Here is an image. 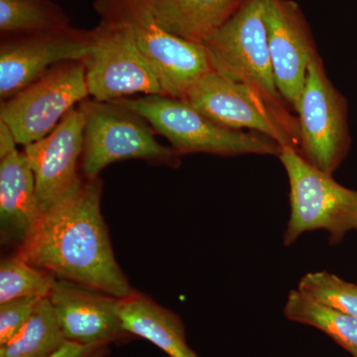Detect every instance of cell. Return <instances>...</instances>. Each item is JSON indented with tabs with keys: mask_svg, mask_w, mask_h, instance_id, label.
Returning <instances> with one entry per match:
<instances>
[{
	"mask_svg": "<svg viewBox=\"0 0 357 357\" xmlns=\"http://www.w3.org/2000/svg\"><path fill=\"white\" fill-rule=\"evenodd\" d=\"M102 185L100 177L84 178L40 215L15 255L58 279L122 299L135 290L115 259L100 211Z\"/></svg>",
	"mask_w": 357,
	"mask_h": 357,
	"instance_id": "1",
	"label": "cell"
},
{
	"mask_svg": "<svg viewBox=\"0 0 357 357\" xmlns=\"http://www.w3.org/2000/svg\"><path fill=\"white\" fill-rule=\"evenodd\" d=\"M114 102L143 117L181 157L204 153L220 157L263 155L278 158L283 149L269 136L223 128L183 98L151 95L121 98Z\"/></svg>",
	"mask_w": 357,
	"mask_h": 357,
	"instance_id": "2",
	"label": "cell"
},
{
	"mask_svg": "<svg viewBox=\"0 0 357 357\" xmlns=\"http://www.w3.org/2000/svg\"><path fill=\"white\" fill-rule=\"evenodd\" d=\"M93 6L100 20L114 22L126 32L153 68L166 96L182 98L211 70L203 46L167 31L147 0H95Z\"/></svg>",
	"mask_w": 357,
	"mask_h": 357,
	"instance_id": "3",
	"label": "cell"
},
{
	"mask_svg": "<svg viewBox=\"0 0 357 357\" xmlns=\"http://www.w3.org/2000/svg\"><path fill=\"white\" fill-rule=\"evenodd\" d=\"M201 45L213 72L248 86L277 109L292 112L275 83L264 0H241L234 13Z\"/></svg>",
	"mask_w": 357,
	"mask_h": 357,
	"instance_id": "4",
	"label": "cell"
},
{
	"mask_svg": "<svg viewBox=\"0 0 357 357\" xmlns=\"http://www.w3.org/2000/svg\"><path fill=\"white\" fill-rule=\"evenodd\" d=\"M289 181L290 218L283 236L293 245L306 232L326 230L330 245L357 230V191L338 184L332 175L307 163L297 150L283 147L280 156Z\"/></svg>",
	"mask_w": 357,
	"mask_h": 357,
	"instance_id": "5",
	"label": "cell"
},
{
	"mask_svg": "<svg viewBox=\"0 0 357 357\" xmlns=\"http://www.w3.org/2000/svg\"><path fill=\"white\" fill-rule=\"evenodd\" d=\"M86 122L81 172L100 177L105 167L122 160L140 159L156 165L178 168L181 156L161 144L155 131L139 114L114 102L84 100Z\"/></svg>",
	"mask_w": 357,
	"mask_h": 357,
	"instance_id": "6",
	"label": "cell"
},
{
	"mask_svg": "<svg viewBox=\"0 0 357 357\" xmlns=\"http://www.w3.org/2000/svg\"><path fill=\"white\" fill-rule=\"evenodd\" d=\"M296 115L300 130L298 153L314 168L333 176L351 150L349 103L328 77L319 54L307 69Z\"/></svg>",
	"mask_w": 357,
	"mask_h": 357,
	"instance_id": "7",
	"label": "cell"
},
{
	"mask_svg": "<svg viewBox=\"0 0 357 357\" xmlns=\"http://www.w3.org/2000/svg\"><path fill=\"white\" fill-rule=\"evenodd\" d=\"M183 100L223 128L269 136L282 147L299 148L297 115L277 109L248 86L210 70L185 91Z\"/></svg>",
	"mask_w": 357,
	"mask_h": 357,
	"instance_id": "8",
	"label": "cell"
},
{
	"mask_svg": "<svg viewBox=\"0 0 357 357\" xmlns=\"http://www.w3.org/2000/svg\"><path fill=\"white\" fill-rule=\"evenodd\" d=\"M89 31L88 51L81 62L93 100L114 102L135 95L166 96L153 68L122 28L100 18Z\"/></svg>",
	"mask_w": 357,
	"mask_h": 357,
	"instance_id": "9",
	"label": "cell"
},
{
	"mask_svg": "<svg viewBox=\"0 0 357 357\" xmlns=\"http://www.w3.org/2000/svg\"><path fill=\"white\" fill-rule=\"evenodd\" d=\"M89 96L83 63L66 61L1 102L0 121L11 129L16 143L26 146L48 135Z\"/></svg>",
	"mask_w": 357,
	"mask_h": 357,
	"instance_id": "10",
	"label": "cell"
},
{
	"mask_svg": "<svg viewBox=\"0 0 357 357\" xmlns=\"http://www.w3.org/2000/svg\"><path fill=\"white\" fill-rule=\"evenodd\" d=\"M89 40V30L73 26L52 31L1 34V102L36 82L54 66L66 61L83 60Z\"/></svg>",
	"mask_w": 357,
	"mask_h": 357,
	"instance_id": "11",
	"label": "cell"
},
{
	"mask_svg": "<svg viewBox=\"0 0 357 357\" xmlns=\"http://www.w3.org/2000/svg\"><path fill=\"white\" fill-rule=\"evenodd\" d=\"M84 122L86 112L79 103L48 135L23 149L34 174L35 191L42 213L83 181Z\"/></svg>",
	"mask_w": 357,
	"mask_h": 357,
	"instance_id": "12",
	"label": "cell"
},
{
	"mask_svg": "<svg viewBox=\"0 0 357 357\" xmlns=\"http://www.w3.org/2000/svg\"><path fill=\"white\" fill-rule=\"evenodd\" d=\"M264 20L275 83L296 114L307 69L319 54L312 28L295 0H264Z\"/></svg>",
	"mask_w": 357,
	"mask_h": 357,
	"instance_id": "13",
	"label": "cell"
},
{
	"mask_svg": "<svg viewBox=\"0 0 357 357\" xmlns=\"http://www.w3.org/2000/svg\"><path fill=\"white\" fill-rule=\"evenodd\" d=\"M48 299L69 342L109 344L128 335L119 314V298L57 278Z\"/></svg>",
	"mask_w": 357,
	"mask_h": 357,
	"instance_id": "14",
	"label": "cell"
},
{
	"mask_svg": "<svg viewBox=\"0 0 357 357\" xmlns=\"http://www.w3.org/2000/svg\"><path fill=\"white\" fill-rule=\"evenodd\" d=\"M42 215L34 174L24 152L14 149L0 157V234L3 245L24 243Z\"/></svg>",
	"mask_w": 357,
	"mask_h": 357,
	"instance_id": "15",
	"label": "cell"
},
{
	"mask_svg": "<svg viewBox=\"0 0 357 357\" xmlns=\"http://www.w3.org/2000/svg\"><path fill=\"white\" fill-rule=\"evenodd\" d=\"M119 314L128 335L144 338L169 357H199L189 347L182 319L145 294L119 299Z\"/></svg>",
	"mask_w": 357,
	"mask_h": 357,
	"instance_id": "16",
	"label": "cell"
},
{
	"mask_svg": "<svg viewBox=\"0 0 357 357\" xmlns=\"http://www.w3.org/2000/svg\"><path fill=\"white\" fill-rule=\"evenodd\" d=\"M160 24L176 36L201 44L234 13L241 0H147Z\"/></svg>",
	"mask_w": 357,
	"mask_h": 357,
	"instance_id": "17",
	"label": "cell"
},
{
	"mask_svg": "<svg viewBox=\"0 0 357 357\" xmlns=\"http://www.w3.org/2000/svg\"><path fill=\"white\" fill-rule=\"evenodd\" d=\"M283 314L289 321L326 333L352 357H357V318L319 304L298 289L289 293Z\"/></svg>",
	"mask_w": 357,
	"mask_h": 357,
	"instance_id": "18",
	"label": "cell"
},
{
	"mask_svg": "<svg viewBox=\"0 0 357 357\" xmlns=\"http://www.w3.org/2000/svg\"><path fill=\"white\" fill-rule=\"evenodd\" d=\"M67 342L50 301L43 298L20 332L0 345V357H47Z\"/></svg>",
	"mask_w": 357,
	"mask_h": 357,
	"instance_id": "19",
	"label": "cell"
},
{
	"mask_svg": "<svg viewBox=\"0 0 357 357\" xmlns=\"http://www.w3.org/2000/svg\"><path fill=\"white\" fill-rule=\"evenodd\" d=\"M70 16L53 0H0V33L20 34L70 27Z\"/></svg>",
	"mask_w": 357,
	"mask_h": 357,
	"instance_id": "20",
	"label": "cell"
},
{
	"mask_svg": "<svg viewBox=\"0 0 357 357\" xmlns=\"http://www.w3.org/2000/svg\"><path fill=\"white\" fill-rule=\"evenodd\" d=\"M57 276L15 255L0 265V304L18 298H48Z\"/></svg>",
	"mask_w": 357,
	"mask_h": 357,
	"instance_id": "21",
	"label": "cell"
},
{
	"mask_svg": "<svg viewBox=\"0 0 357 357\" xmlns=\"http://www.w3.org/2000/svg\"><path fill=\"white\" fill-rule=\"evenodd\" d=\"M297 289L319 304L357 318V284L328 271H318L303 276Z\"/></svg>",
	"mask_w": 357,
	"mask_h": 357,
	"instance_id": "22",
	"label": "cell"
},
{
	"mask_svg": "<svg viewBox=\"0 0 357 357\" xmlns=\"http://www.w3.org/2000/svg\"><path fill=\"white\" fill-rule=\"evenodd\" d=\"M40 300V298H18L0 304V345L6 344L20 332Z\"/></svg>",
	"mask_w": 357,
	"mask_h": 357,
	"instance_id": "23",
	"label": "cell"
},
{
	"mask_svg": "<svg viewBox=\"0 0 357 357\" xmlns=\"http://www.w3.org/2000/svg\"><path fill=\"white\" fill-rule=\"evenodd\" d=\"M107 345H86L68 340L59 351L47 357H105L109 351Z\"/></svg>",
	"mask_w": 357,
	"mask_h": 357,
	"instance_id": "24",
	"label": "cell"
},
{
	"mask_svg": "<svg viewBox=\"0 0 357 357\" xmlns=\"http://www.w3.org/2000/svg\"><path fill=\"white\" fill-rule=\"evenodd\" d=\"M15 138L11 129L7 126L6 122L0 121V157L6 156L9 152L15 149Z\"/></svg>",
	"mask_w": 357,
	"mask_h": 357,
	"instance_id": "25",
	"label": "cell"
}]
</instances>
